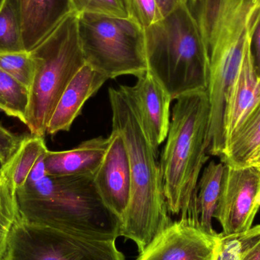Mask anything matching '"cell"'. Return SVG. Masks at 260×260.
Returning a JSON list of instances; mask_svg holds the SVG:
<instances>
[{"instance_id":"1","label":"cell","mask_w":260,"mask_h":260,"mask_svg":"<svg viewBox=\"0 0 260 260\" xmlns=\"http://www.w3.org/2000/svg\"><path fill=\"white\" fill-rule=\"evenodd\" d=\"M112 129L121 134L129 157L131 189L120 237L132 240L139 253L173 222L167 206L157 151L141 123L129 86L108 89Z\"/></svg>"},{"instance_id":"2","label":"cell","mask_w":260,"mask_h":260,"mask_svg":"<svg viewBox=\"0 0 260 260\" xmlns=\"http://www.w3.org/2000/svg\"><path fill=\"white\" fill-rule=\"evenodd\" d=\"M210 103L207 91L180 96L173 108L159 166L170 214L200 226L197 192L209 160Z\"/></svg>"},{"instance_id":"3","label":"cell","mask_w":260,"mask_h":260,"mask_svg":"<svg viewBox=\"0 0 260 260\" xmlns=\"http://www.w3.org/2000/svg\"><path fill=\"white\" fill-rule=\"evenodd\" d=\"M21 218L82 238L116 241L122 221L101 198L93 177L47 175L16 190Z\"/></svg>"},{"instance_id":"4","label":"cell","mask_w":260,"mask_h":260,"mask_svg":"<svg viewBox=\"0 0 260 260\" xmlns=\"http://www.w3.org/2000/svg\"><path fill=\"white\" fill-rule=\"evenodd\" d=\"M148 70L172 101L207 91L209 60L189 3L144 30Z\"/></svg>"},{"instance_id":"5","label":"cell","mask_w":260,"mask_h":260,"mask_svg":"<svg viewBox=\"0 0 260 260\" xmlns=\"http://www.w3.org/2000/svg\"><path fill=\"white\" fill-rule=\"evenodd\" d=\"M30 55L35 62L26 126L44 137L53 111L75 75L85 65L79 38V15L69 11Z\"/></svg>"},{"instance_id":"6","label":"cell","mask_w":260,"mask_h":260,"mask_svg":"<svg viewBox=\"0 0 260 260\" xmlns=\"http://www.w3.org/2000/svg\"><path fill=\"white\" fill-rule=\"evenodd\" d=\"M79 38L85 62L108 79L148 71L144 29L130 18L79 15Z\"/></svg>"},{"instance_id":"7","label":"cell","mask_w":260,"mask_h":260,"mask_svg":"<svg viewBox=\"0 0 260 260\" xmlns=\"http://www.w3.org/2000/svg\"><path fill=\"white\" fill-rule=\"evenodd\" d=\"M115 242L82 238L21 217L3 260H125Z\"/></svg>"},{"instance_id":"8","label":"cell","mask_w":260,"mask_h":260,"mask_svg":"<svg viewBox=\"0 0 260 260\" xmlns=\"http://www.w3.org/2000/svg\"><path fill=\"white\" fill-rule=\"evenodd\" d=\"M259 192V167L225 165L214 215L222 228L223 235L245 232L252 227L260 208L257 203Z\"/></svg>"},{"instance_id":"9","label":"cell","mask_w":260,"mask_h":260,"mask_svg":"<svg viewBox=\"0 0 260 260\" xmlns=\"http://www.w3.org/2000/svg\"><path fill=\"white\" fill-rule=\"evenodd\" d=\"M220 235H210L180 218L160 232L136 260H215Z\"/></svg>"},{"instance_id":"10","label":"cell","mask_w":260,"mask_h":260,"mask_svg":"<svg viewBox=\"0 0 260 260\" xmlns=\"http://www.w3.org/2000/svg\"><path fill=\"white\" fill-rule=\"evenodd\" d=\"M109 140L105 157L93 180L104 203L122 221L130 199L129 157L123 137L117 129H112Z\"/></svg>"},{"instance_id":"11","label":"cell","mask_w":260,"mask_h":260,"mask_svg":"<svg viewBox=\"0 0 260 260\" xmlns=\"http://www.w3.org/2000/svg\"><path fill=\"white\" fill-rule=\"evenodd\" d=\"M136 78L130 94L147 138L157 151L168 136L172 99L148 70Z\"/></svg>"},{"instance_id":"12","label":"cell","mask_w":260,"mask_h":260,"mask_svg":"<svg viewBox=\"0 0 260 260\" xmlns=\"http://www.w3.org/2000/svg\"><path fill=\"white\" fill-rule=\"evenodd\" d=\"M108 80L106 76L85 63L70 81L49 120L47 134L68 132L82 113L85 104Z\"/></svg>"},{"instance_id":"13","label":"cell","mask_w":260,"mask_h":260,"mask_svg":"<svg viewBox=\"0 0 260 260\" xmlns=\"http://www.w3.org/2000/svg\"><path fill=\"white\" fill-rule=\"evenodd\" d=\"M109 137L102 136L84 141L67 151L46 153L44 163L47 175L51 177H94L109 145Z\"/></svg>"},{"instance_id":"14","label":"cell","mask_w":260,"mask_h":260,"mask_svg":"<svg viewBox=\"0 0 260 260\" xmlns=\"http://www.w3.org/2000/svg\"><path fill=\"white\" fill-rule=\"evenodd\" d=\"M21 25L26 51L38 45L69 12L67 0H10Z\"/></svg>"},{"instance_id":"15","label":"cell","mask_w":260,"mask_h":260,"mask_svg":"<svg viewBox=\"0 0 260 260\" xmlns=\"http://www.w3.org/2000/svg\"><path fill=\"white\" fill-rule=\"evenodd\" d=\"M259 99V79L255 70L250 44L246 50L226 106L224 115L226 142Z\"/></svg>"},{"instance_id":"16","label":"cell","mask_w":260,"mask_h":260,"mask_svg":"<svg viewBox=\"0 0 260 260\" xmlns=\"http://www.w3.org/2000/svg\"><path fill=\"white\" fill-rule=\"evenodd\" d=\"M259 145L260 99L228 139L220 158L229 166H245L249 157Z\"/></svg>"},{"instance_id":"17","label":"cell","mask_w":260,"mask_h":260,"mask_svg":"<svg viewBox=\"0 0 260 260\" xmlns=\"http://www.w3.org/2000/svg\"><path fill=\"white\" fill-rule=\"evenodd\" d=\"M225 165L212 160L205 168L198 182L197 209L200 228L210 235H217L212 227V219L215 215L224 175Z\"/></svg>"},{"instance_id":"18","label":"cell","mask_w":260,"mask_h":260,"mask_svg":"<svg viewBox=\"0 0 260 260\" xmlns=\"http://www.w3.org/2000/svg\"><path fill=\"white\" fill-rule=\"evenodd\" d=\"M47 150L44 137L30 133L24 136L18 150L1 166L15 191L24 186L37 160Z\"/></svg>"},{"instance_id":"19","label":"cell","mask_w":260,"mask_h":260,"mask_svg":"<svg viewBox=\"0 0 260 260\" xmlns=\"http://www.w3.org/2000/svg\"><path fill=\"white\" fill-rule=\"evenodd\" d=\"M29 89L0 68V111L27 124Z\"/></svg>"},{"instance_id":"20","label":"cell","mask_w":260,"mask_h":260,"mask_svg":"<svg viewBox=\"0 0 260 260\" xmlns=\"http://www.w3.org/2000/svg\"><path fill=\"white\" fill-rule=\"evenodd\" d=\"M20 218L16 191L0 168V260L4 259L12 229Z\"/></svg>"},{"instance_id":"21","label":"cell","mask_w":260,"mask_h":260,"mask_svg":"<svg viewBox=\"0 0 260 260\" xmlns=\"http://www.w3.org/2000/svg\"><path fill=\"white\" fill-rule=\"evenodd\" d=\"M26 51L19 19L10 0L0 1V53Z\"/></svg>"},{"instance_id":"22","label":"cell","mask_w":260,"mask_h":260,"mask_svg":"<svg viewBox=\"0 0 260 260\" xmlns=\"http://www.w3.org/2000/svg\"><path fill=\"white\" fill-rule=\"evenodd\" d=\"M260 241V224L245 232L220 235L215 260H241L247 250Z\"/></svg>"},{"instance_id":"23","label":"cell","mask_w":260,"mask_h":260,"mask_svg":"<svg viewBox=\"0 0 260 260\" xmlns=\"http://www.w3.org/2000/svg\"><path fill=\"white\" fill-rule=\"evenodd\" d=\"M69 11L77 15H98L129 19L126 0H67Z\"/></svg>"},{"instance_id":"24","label":"cell","mask_w":260,"mask_h":260,"mask_svg":"<svg viewBox=\"0 0 260 260\" xmlns=\"http://www.w3.org/2000/svg\"><path fill=\"white\" fill-rule=\"evenodd\" d=\"M0 68L30 90L35 71L30 52L0 53Z\"/></svg>"},{"instance_id":"25","label":"cell","mask_w":260,"mask_h":260,"mask_svg":"<svg viewBox=\"0 0 260 260\" xmlns=\"http://www.w3.org/2000/svg\"><path fill=\"white\" fill-rule=\"evenodd\" d=\"M126 3L130 19L144 30L164 18L156 0H126Z\"/></svg>"},{"instance_id":"26","label":"cell","mask_w":260,"mask_h":260,"mask_svg":"<svg viewBox=\"0 0 260 260\" xmlns=\"http://www.w3.org/2000/svg\"><path fill=\"white\" fill-rule=\"evenodd\" d=\"M23 137L0 124V167L4 165L15 154L21 145Z\"/></svg>"},{"instance_id":"27","label":"cell","mask_w":260,"mask_h":260,"mask_svg":"<svg viewBox=\"0 0 260 260\" xmlns=\"http://www.w3.org/2000/svg\"><path fill=\"white\" fill-rule=\"evenodd\" d=\"M250 50L258 77H260V20L250 39Z\"/></svg>"},{"instance_id":"28","label":"cell","mask_w":260,"mask_h":260,"mask_svg":"<svg viewBox=\"0 0 260 260\" xmlns=\"http://www.w3.org/2000/svg\"><path fill=\"white\" fill-rule=\"evenodd\" d=\"M48 151V150H47ZM46 152H44L41 157L38 158L35 163V166L32 168L27 177L24 184H29V183H35V182L39 181L41 179L44 178L47 176L45 170V163H44V158H45Z\"/></svg>"},{"instance_id":"29","label":"cell","mask_w":260,"mask_h":260,"mask_svg":"<svg viewBox=\"0 0 260 260\" xmlns=\"http://www.w3.org/2000/svg\"><path fill=\"white\" fill-rule=\"evenodd\" d=\"M156 2L163 18L189 3L188 0H156Z\"/></svg>"},{"instance_id":"30","label":"cell","mask_w":260,"mask_h":260,"mask_svg":"<svg viewBox=\"0 0 260 260\" xmlns=\"http://www.w3.org/2000/svg\"><path fill=\"white\" fill-rule=\"evenodd\" d=\"M241 260H260V241L247 250Z\"/></svg>"},{"instance_id":"31","label":"cell","mask_w":260,"mask_h":260,"mask_svg":"<svg viewBox=\"0 0 260 260\" xmlns=\"http://www.w3.org/2000/svg\"><path fill=\"white\" fill-rule=\"evenodd\" d=\"M246 165H253L260 168V145L249 157Z\"/></svg>"},{"instance_id":"32","label":"cell","mask_w":260,"mask_h":260,"mask_svg":"<svg viewBox=\"0 0 260 260\" xmlns=\"http://www.w3.org/2000/svg\"><path fill=\"white\" fill-rule=\"evenodd\" d=\"M257 203L258 205H259V206H260V192L259 194V197H258Z\"/></svg>"},{"instance_id":"33","label":"cell","mask_w":260,"mask_h":260,"mask_svg":"<svg viewBox=\"0 0 260 260\" xmlns=\"http://www.w3.org/2000/svg\"><path fill=\"white\" fill-rule=\"evenodd\" d=\"M195 2V0H188V3H189V4H191V3H194Z\"/></svg>"},{"instance_id":"34","label":"cell","mask_w":260,"mask_h":260,"mask_svg":"<svg viewBox=\"0 0 260 260\" xmlns=\"http://www.w3.org/2000/svg\"><path fill=\"white\" fill-rule=\"evenodd\" d=\"M259 84H260V77L259 78Z\"/></svg>"}]
</instances>
